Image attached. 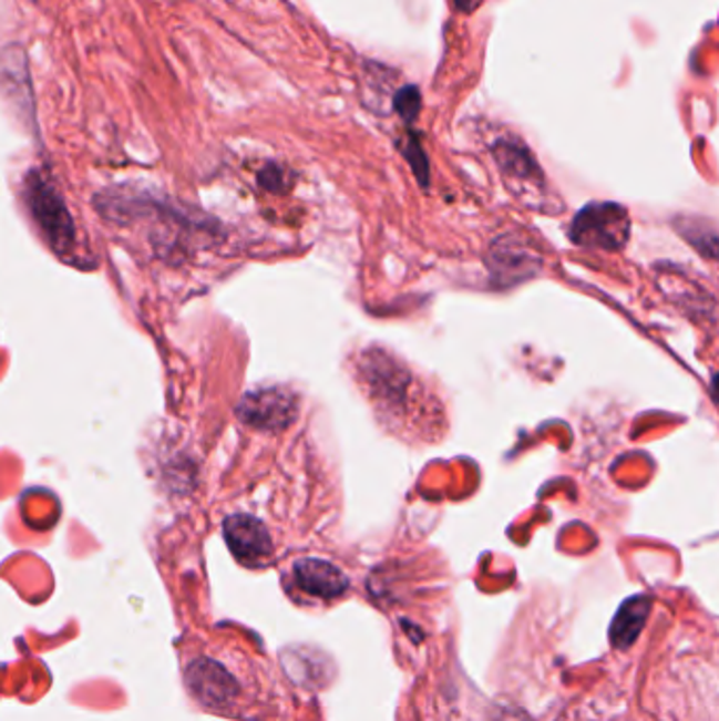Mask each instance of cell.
<instances>
[{
	"label": "cell",
	"mask_w": 719,
	"mask_h": 721,
	"mask_svg": "<svg viewBox=\"0 0 719 721\" xmlns=\"http://www.w3.org/2000/svg\"><path fill=\"white\" fill-rule=\"evenodd\" d=\"M631 233V219L623 205L590 203L576 214L569 226V239L585 249H623Z\"/></svg>",
	"instance_id": "1"
},
{
	"label": "cell",
	"mask_w": 719,
	"mask_h": 721,
	"mask_svg": "<svg viewBox=\"0 0 719 721\" xmlns=\"http://www.w3.org/2000/svg\"><path fill=\"white\" fill-rule=\"evenodd\" d=\"M25 197H28V205L32 209V216L41 224L51 245L60 254L70 249L74 243V226H72V218L65 209L64 200L58 195V190L44 179L43 175L34 172L28 177Z\"/></svg>",
	"instance_id": "2"
},
{
	"label": "cell",
	"mask_w": 719,
	"mask_h": 721,
	"mask_svg": "<svg viewBox=\"0 0 719 721\" xmlns=\"http://www.w3.org/2000/svg\"><path fill=\"white\" fill-rule=\"evenodd\" d=\"M506 182L513 184L515 195L523 198L530 207H546V184L543 172L538 169L534 156L517 142H499L494 148Z\"/></svg>",
	"instance_id": "3"
},
{
	"label": "cell",
	"mask_w": 719,
	"mask_h": 721,
	"mask_svg": "<svg viewBox=\"0 0 719 721\" xmlns=\"http://www.w3.org/2000/svg\"><path fill=\"white\" fill-rule=\"evenodd\" d=\"M237 415L254 429L281 431L296 420L298 399L285 389H261L240 399Z\"/></svg>",
	"instance_id": "4"
},
{
	"label": "cell",
	"mask_w": 719,
	"mask_h": 721,
	"mask_svg": "<svg viewBox=\"0 0 719 721\" xmlns=\"http://www.w3.org/2000/svg\"><path fill=\"white\" fill-rule=\"evenodd\" d=\"M226 545L240 564L256 566L273 550V540L261 522L249 515H233L224 522Z\"/></svg>",
	"instance_id": "5"
},
{
	"label": "cell",
	"mask_w": 719,
	"mask_h": 721,
	"mask_svg": "<svg viewBox=\"0 0 719 721\" xmlns=\"http://www.w3.org/2000/svg\"><path fill=\"white\" fill-rule=\"evenodd\" d=\"M296 585L310 597L333 599L349 589V578L345 571L323 559H302L294 568Z\"/></svg>",
	"instance_id": "6"
},
{
	"label": "cell",
	"mask_w": 719,
	"mask_h": 721,
	"mask_svg": "<svg viewBox=\"0 0 719 721\" xmlns=\"http://www.w3.org/2000/svg\"><path fill=\"white\" fill-rule=\"evenodd\" d=\"M653 610V599L648 595H635L627 599L614 616L610 627L612 646L627 650L646 627V620Z\"/></svg>",
	"instance_id": "7"
},
{
	"label": "cell",
	"mask_w": 719,
	"mask_h": 721,
	"mask_svg": "<svg viewBox=\"0 0 719 721\" xmlns=\"http://www.w3.org/2000/svg\"><path fill=\"white\" fill-rule=\"evenodd\" d=\"M494 262H501L496 264V268L499 270H502L506 264L509 266H515V275H532V272H536V268H534V264L536 266H541V260L534 256V254H530V251H523L522 245H496V256H494Z\"/></svg>",
	"instance_id": "8"
},
{
	"label": "cell",
	"mask_w": 719,
	"mask_h": 721,
	"mask_svg": "<svg viewBox=\"0 0 719 721\" xmlns=\"http://www.w3.org/2000/svg\"><path fill=\"white\" fill-rule=\"evenodd\" d=\"M420 91L414 85H408V87L401 89L397 95H394V109L399 110V114L405 119V121H414L420 112Z\"/></svg>",
	"instance_id": "9"
},
{
	"label": "cell",
	"mask_w": 719,
	"mask_h": 721,
	"mask_svg": "<svg viewBox=\"0 0 719 721\" xmlns=\"http://www.w3.org/2000/svg\"><path fill=\"white\" fill-rule=\"evenodd\" d=\"M711 394H713V401L719 405V373H716L711 380Z\"/></svg>",
	"instance_id": "10"
},
{
	"label": "cell",
	"mask_w": 719,
	"mask_h": 721,
	"mask_svg": "<svg viewBox=\"0 0 719 721\" xmlns=\"http://www.w3.org/2000/svg\"><path fill=\"white\" fill-rule=\"evenodd\" d=\"M458 9L462 11H471L473 9V2L471 0H456Z\"/></svg>",
	"instance_id": "11"
}]
</instances>
